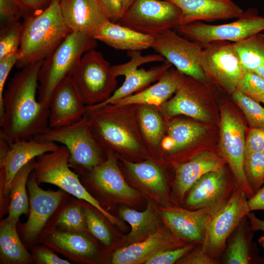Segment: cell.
<instances>
[{"instance_id": "obj_24", "label": "cell", "mask_w": 264, "mask_h": 264, "mask_svg": "<svg viewBox=\"0 0 264 264\" xmlns=\"http://www.w3.org/2000/svg\"><path fill=\"white\" fill-rule=\"evenodd\" d=\"M27 186L30 195V214L23 233L25 238L32 240L40 233L46 222L57 208L63 194L45 191L39 187L33 173L29 176Z\"/></svg>"}, {"instance_id": "obj_48", "label": "cell", "mask_w": 264, "mask_h": 264, "mask_svg": "<svg viewBox=\"0 0 264 264\" xmlns=\"http://www.w3.org/2000/svg\"><path fill=\"white\" fill-rule=\"evenodd\" d=\"M107 13L110 20L118 22L125 13L122 0H99Z\"/></svg>"}, {"instance_id": "obj_40", "label": "cell", "mask_w": 264, "mask_h": 264, "mask_svg": "<svg viewBox=\"0 0 264 264\" xmlns=\"http://www.w3.org/2000/svg\"><path fill=\"white\" fill-rule=\"evenodd\" d=\"M57 223L69 231H85L87 226L84 210L78 206L69 207L61 213Z\"/></svg>"}, {"instance_id": "obj_5", "label": "cell", "mask_w": 264, "mask_h": 264, "mask_svg": "<svg viewBox=\"0 0 264 264\" xmlns=\"http://www.w3.org/2000/svg\"><path fill=\"white\" fill-rule=\"evenodd\" d=\"M33 137L40 141L64 145L69 152V165L78 170L90 171L107 157V152L92 135L85 115L70 125L54 128L48 127Z\"/></svg>"}, {"instance_id": "obj_42", "label": "cell", "mask_w": 264, "mask_h": 264, "mask_svg": "<svg viewBox=\"0 0 264 264\" xmlns=\"http://www.w3.org/2000/svg\"><path fill=\"white\" fill-rule=\"evenodd\" d=\"M87 226L89 232L106 245H110L112 238L110 230L102 220L91 209H84Z\"/></svg>"}, {"instance_id": "obj_41", "label": "cell", "mask_w": 264, "mask_h": 264, "mask_svg": "<svg viewBox=\"0 0 264 264\" xmlns=\"http://www.w3.org/2000/svg\"><path fill=\"white\" fill-rule=\"evenodd\" d=\"M236 89L254 99L264 94V78L254 71H243Z\"/></svg>"}, {"instance_id": "obj_49", "label": "cell", "mask_w": 264, "mask_h": 264, "mask_svg": "<svg viewBox=\"0 0 264 264\" xmlns=\"http://www.w3.org/2000/svg\"><path fill=\"white\" fill-rule=\"evenodd\" d=\"M54 0H20L25 18L29 15L41 11Z\"/></svg>"}, {"instance_id": "obj_51", "label": "cell", "mask_w": 264, "mask_h": 264, "mask_svg": "<svg viewBox=\"0 0 264 264\" xmlns=\"http://www.w3.org/2000/svg\"><path fill=\"white\" fill-rule=\"evenodd\" d=\"M247 205L250 212L264 211V184L247 199Z\"/></svg>"}, {"instance_id": "obj_55", "label": "cell", "mask_w": 264, "mask_h": 264, "mask_svg": "<svg viewBox=\"0 0 264 264\" xmlns=\"http://www.w3.org/2000/svg\"><path fill=\"white\" fill-rule=\"evenodd\" d=\"M255 100L259 102H262L264 104V94H262L261 95H259L255 98H254Z\"/></svg>"}, {"instance_id": "obj_39", "label": "cell", "mask_w": 264, "mask_h": 264, "mask_svg": "<svg viewBox=\"0 0 264 264\" xmlns=\"http://www.w3.org/2000/svg\"><path fill=\"white\" fill-rule=\"evenodd\" d=\"M22 34L19 21L0 27V59L18 52Z\"/></svg>"}, {"instance_id": "obj_47", "label": "cell", "mask_w": 264, "mask_h": 264, "mask_svg": "<svg viewBox=\"0 0 264 264\" xmlns=\"http://www.w3.org/2000/svg\"><path fill=\"white\" fill-rule=\"evenodd\" d=\"M18 58L17 52L0 59V106L2 103L6 81L13 67L16 66Z\"/></svg>"}, {"instance_id": "obj_53", "label": "cell", "mask_w": 264, "mask_h": 264, "mask_svg": "<svg viewBox=\"0 0 264 264\" xmlns=\"http://www.w3.org/2000/svg\"><path fill=\"white\" fill-rule=\"evenodd\" d=\"M254 72L264 78V64L256 68Z\"/></svg>"}, {"instance_id": "obj_6", "label": "cell", "mask_w": 264, "mask_h": 264, "mask_svg": "<svg viewBox=\"0 0 264 264\" xmlns=\"http://www.w3.org/2000/svg\"><path fill=\"white\" fill-rule=\"evenodd\" d=\"M70 154L65 146L36 157L33 173L38 183L55 185L79 199L86 201L100 212L112 224L118 226L122 222L100 205L80 182L78 175L69 167Z\"/></svg>"}, {"instance_id": "obj_56", "label": "cell", "mask_w": 264, "mask_h": 264, "mask_svg": "<svg viewBox=\"0 0 264 264\" xmlns=\"http://www.w3.org/2000/svg\"><path fill=\"white\" fill-rule=\"evenodd\" d=\"M259 244L264 249V236H262L258 240Z\"/></svg>"}, {"instance_id": "obj_50", "label": "cell", "mask_w": 264, "mask_h": 264, "mask_svg": "<svg viewBox=\"0 0 264 264\" xmlns=\"http://www.w3.org/2000/svg\"><path fill=\"white\" fill-rule=\"evenodd\" d=\"M36 258L42 264H69L68 261L63 260L55 253L46 249H41L37 251Z\"/></svg>"}, {"instance_id": "obj_9", "label": "cell", "mask_w": 264, "mask_h": 264, "mask_svg": "<svg viewBox=\"0 0 264 264\" xmlns=\"http://www.w3.org/2000/svg\"><path fill=\"white\" fill-rule=\"evenodd\" d=\"M180 35L198 43L202 47L215 41L236 43L264 30V17L251 8L243 11L237 20L229 23L212 25L200 21L175 27Z\"/></svg>"}, {"instance_id": "obj_25", "label": "cell", "mask_w": 264, "mask_h": 264, "mask_svg": "<svg viewBox=\"0 0 264 264\" xmlns=\"http://www.w3.org/2000/svg\"><path fill=\"white\" fill-rule=\"evenodd\" d=\"M202 82L186 75L175 95L158 107L163 115L170 118L183 115L195 120L209 121L211 115L200 98V86Z\"/></svg>"}, {"instance_id": "obj_1", "label": "cell", "mask_w": 264, "mask_h": 264, "mask_svg": "<svg viewBox=\"0 0 264 264\" xmlns=\"http://www.w3.org/2000/svg\"><path fill=\"white\" fill-rule=\"evenodd\" d=\"M43 61L21 68L4 91L0 106V139L9 145L39 134L49 127V109L36 98Z\"/></svg>"}, {"instance_id": "obj_16", "label": "cell", "mask_w": 264, "mask_h": 264, "mask_svg": "<svg viewBox=\"0 0 264 264\" xmlns=\"http://www.w3.org/2000/svg\"><path fill=\"white\" fill-rule=\"evenodd\" d=\"M59 147L56 143L40 141L33 137L16 141L11 145L0 139V167L4 195L7 197L9 194L11 182L22 167L38 156L53 152Z\"/></svg>"}, {"instance_id": "obj_36", "label": "cell", "mask_w": 264, "mask_h": 264, "mask_svg": "<svg viewBox=\"0 0 264 264\" xmlns=\"http://www.w3.org/2000/svg\"><path fill=\"white\" fill-rule=\"evenodd\" d=\"M49 240L59 249L78 257H91L96 251L94 244L79 232L56 231Z\"/></svg>"}, {"instance_id": "obj_17", "label": "cell", "mask_w": 264, "mask_h": 264, "mask_svg": "<svg viewBox=\"0 0 264 264\" xmlns=\"http://www.w3.org/2000/svg\"><path fill=\"white\" fill-rule=\"evenodd\" d=\"M207 127L198 122L176 118H167L165 136L161 146L162 163L185 161V154L205 133ZM187 159V160H188Z\"/></svg>"}, {"instance_id": "obj_4", "label": "cell", "mask_w": 264, "mask_h": 264, "mask_svg": "<svg viewBox=\"0 0 264 264\" xmlns=\"http://www.w3.org/2000/svg\"><path fill=\"white\" fill-rule=\"evenodd\" d=\"M97 45V41L92 36L81 32L70 33L43 62L38 76V100L49 108L57 86L71 74L83 55Z\"/></svg>"}, {"instance_id": "obj_23", "label": "cell", "mask_w": 264, "mask_h": 264, "mask_svg": "<svg viewBox=\"0 0 264 264\" xmlns=\"http://www.w3.org/2000/svg\"><path fill=\"white\" fill-rule=\"evenodd\" d=\"M63 18L73 32L93 37L107 21H110L99 0H60Z\"/></svg>"}, {"instance_id": "obj_15", "label": "cell", "mask_w": 264, "mask_h": 264, "mask_svg": "<svg viewBox=\"0 0 264 264\" xmlns=\"http://www.w3.org/2000/svg\"><path fill=\"white\" fill-rule=\"evenodd\" d=\"M238 186L224 169L209 172L200 177L192 186L184 198L186 209H203L212 214L224 206Z\"/></svg>"}, {"instance_id": "obj_38", "label": "cell", "mask_w": 264, "mask_h": 264, "mask_svg": "<svg viewBox=\"0 0 264 264\" xmlns=\"http://www.w3.org/2000/svg\"><path fill=\"white\" fill-rule=\"evenodd\" d=\"M244 170L247 182L255 193L264 184V153H245Z\"/></svg>"}, {"instance_id": "obj_2", "label": "cell", "mask_w": 264, "mask_h": 264, "mask_svg": "<svg viewBox=\"0 0 264 264\" xmlns=\"http://www.w3.org/2000/svg\"><path fill=\"white\" fill-rule=\"evenodd\" d=\"M86 109L91 132L106 152L133 162L151 159L142 138L136 105L110 103Z\"/></svg>"}, {"instance_id": "obj_29", "label": "cell", "mask_w": 264, "mask_h": 264, "mask_svg": "<svg viewBox=\"0 0 264 264\" xmlns=\"http://www.w3.org/2000/svg\"><path fill=\"white\" fill-rule=\"evenodd\" d=\"M118 50L141 51L152 47L154 37L111 21L106 22L93 35Z\"/></svg>"}, {"instance_id": "obj_10", "label": "cell", "mask_w": 264, "mask_h": 264, "mask_svg": "<svg viewBox=\"0 0 264 264\" xmlns=\"http://www.w3.org/2000/svg\"><path fill=\"white\" fill-rule=\"evenodd\" d=\"M247 199L244 192L237 186L228 202L218 211L210 214L201 245L213 259L220 262L228 237L250 212Z\"/></svg>"}, {"instance_id": "obj_37", "label": "cell", "mask_w": 264, "mask_h": 264, "mask_svg": "<svg viewBox=\"0 0 264 264\" xmlns=\"http://www.w3.org/2000/svg\"><path fill=\"white\" fill-rule=\"evenodd\" d=\"M251 128H264V108L259 102L236 89L232 94Z\"/></svg>"}, {"instance_id": "obj_13", "label": "cell", "mask_w": 264, "mask_h": 264, "mask_svg": "<svg viewBox=\"0 0 264 264\" xmlns=\"http://www.w3.org/2000/svg\"><path fill=\"white\" fill-rule=\"evenodd\" d=\"M245 128L239 118L227 108L220 112V150L222 157L229 165L238 186L247 199L255 192L245 175Z\"/></svg>"}, {"instance_id": "obj_46", "label": "cell", "mask_w": 264, "mask_h": 264, "mask_svg": "<svg viewBox=\"0 0 264 264\" xmlns=\"http://www.w3.org/2000/svg\"><path fill=\"white\" fill-rule=\"evenodd\" d=\"M264 153V128H251L245 140V153Z\"/></svg>"}, {"instance_id": "obj_44", "label": "cell", "mask_w": 264, "mask_h": 264, "mask_svg": "<svg viewBox=\"0 0 264 264\" xmlns=\"http://www.w3.org/2000/svg\"><path fill=\"white\" fill-rule=\"evenodd\" d=\"M23 16L20 0H0V27L19 21Z\"/></svg>"}, {"instance_id": "obj_18", "label": "cell", "mask_w": 264, "mask_h": 264, "mask_svg": "<svg viewBox=\"0 0 264 264\" xmlns=\"http://www.w3.org/2000/svg\"><path fill=\"white\" fill-rule=\"evenodd\" d=\"M226 161L215 153L201 151L188 160L170 163L174 169L173 194L175 200L182 202L194 184L202 176L219 170Z\"/></svg>"}, {"instance_id": "obj_35", "label": "cell", "mask_w": 264, "mask_h": 264, "mask_svg": "<svg viewBox=\"0 0 264 264\" xmlns=\"http://www.w3.org/2000/svg\"><path fill=\"white\" fill-rule=\"evenodd\" d=\"M233 44L243 71H254L264 64V34L259 33Z\"/></svg>"}, {"instance_id": "obj_20", "label": "cell", "mask_w": 264, "mask_h": 264, "mask_svg": "<svg viewBox=\"0 0 264 264\" xmlns=\"http://www.w3.org/2000/svg\"><path fill=\"white\" fill-rule=\"evenodd\" d=\"M160 214L167 227L176 235L189 243L203 244L210 214L207 210L169 205L160 208Z\"/></svg>"}, {"instance_id": "obj_21", "label": "cell", "mask_w": 264, "mask_h": 264, "mask_svg": "<svg viewBox=\"0 0 264 264\" xmlns=\"http://www.w3.org/2000/svg\"><path fill=\"white\" fill-rule=\"evenodd\" d=\"M188 243L168 227L160 228L143 241L117 250L112 254L111 263L144 264L150 256L159 251L179 247Z\"/></svg>"}, {"instance_id": "obj_31", "label": "cell", "mask_w": 264, "mask_h": 264, "mask_svg": "<svg viewBox=\"0 0 264 264\" xmlns=\"http://www.w3.org/2000/svg\"><path fill=\"white\" fill-rule=\"evenodd\" d=\"M253 233L246 216L228 237L220 263L224 264H251L254 259Z\"/></svg>"}, {"instance_id": "obj_8", "label": "cell", "mask_w": 264, "mask_h": 264, "mask_svg": "<svg viewBox=\"0 0 264 264\" xmlns=\"http://www.w3.org/2000/svg\"><path fill=\"white\" fill-rule=\"evenodd\" d=\"M128 55L130 58L128 62L111 66L116 77L125 76L123 84L107 100L95 106L114 103L144 89L158 81L172 66L159 54L143 56L140 51H129Z\"/></svg>"}, {"instance_id": "obj_34", "label": "cell", "mask_w": 264, "mask_h": 264, "mask_svg": "<svg viewBox=\"0 0 264 264\" xmlns=\"http://www.w3.org/2000/svg\"><path fill=\"white\" fill-rule=\"evenodd\" d=\"M17 221L7 218L0 225V252L7 261L17 263L28 262L30 255L21 242L17 230Z\"/></svg>"}, {"instance_id": "obj_12", "label": "cell", "mask_w": 264, "mask_h": 264, "mask_svg": "<svg viewBox=\"0 0 264 264\" xmlns=\"http://www.w3.org/2000/svg\"><path fill=\"white\" fill-rule=\"evenodd\" d=\"M153 36L152 48L177 70L198 81L209 82L201 66L203 47L200 44L188 40L172 29Z\"/></svg>"}, {"instance_id": "obj_28", "label": "cell", "mask_w": 264, "mask_h": 264, "mask_svg": "<svg viewBox=\"0 0 264 264\" xmlns=\"http://www.w3.org/2000/svg\"><path fill=\"white\" fill-rule=\"evenodd\" d=\"M136 113L142 138L151 158L162 164L161 146L165 136L167 118L158 107L147 105H136Z\"/></svg>"}, {"instance_id": "obj_33", "label": "cell", "mask_w": 264, "mask_h": 264, "mask_svg": "<svg viewBox=\"0 0 264 264\" xmlns=\"http://www.w3.org/2000/svg\"><path fill=\"white\" fill-rule=\"evenodd\" d=\"M35 158L22 167L15 175L11 184L10 189V202L8 218L18 221L22 214H27L29 211L26 184L28 178L32 172Z\"/></svg>"}, {"instance_id": "obj_27", "label": "cell", "mask_w": 264, "mask_h": 264, "mask_svg": "<svg viewBox=\"0 0 264 264\" xmlns=\"http://www.w3.org/2000/svg\"><path fill=\"white\" fill-rule=\"evenodd\" d=\"M118 160L123 171L132 180L167 204V184L162 164L152 159L138 162Z\"/></svg>"}, {"instance_id": "obj_43", "label": "cell", "mask_w": 264, "mask_h": 264, "mask_svg": "<svg viewBox=\"0 0 264 264\" xmlns=\"http://www.w3.org/2000/svg\"><path fill=\"white\" fill-rule=\"evenodd\" d=\"M196 244L189 243L179 247L159 251L150 256L145 264H172L190 252Z\"/></svg>"}, {"instance_id": "obj_14", "label": "cell", "mask_w": 264, "mask_h": 264, "mask_svg": "<svg viewBox=\"0 0 264 264\" xmlns=\"http://www.w3.org/2000/svg\"><path fill=\"white\" fill-rule=\"evenodd\" d=\"M201 66L209 81L229 93L237 89L243 70L233 43L218 41L203 46Z\"/></svg>"}, {"instance_id": "obj_11", "label": "cell", "mask_w": 264, "mask_h": 264, "mask_svg": "<svg viewBox=\"0 0 264 264\" xmlns=\"http://www.w3.org/2000/svg\"><path fill=\"white\" fill-rule=\"evenodd\" d=\"M181 11L166 0H135L119 23L154 36L179 25Z\"/></svg>"}, {"instance_id": "obj_19", "label": "cell", "mask_w": 264, "mask_h": 264, "mask_svg": "<svg viewBox=\"0 0 264 264\" xmlns=\"http://www.w3.org/2000/svg\"><path fill=\"white\" fill-rule=\"evenodd\" d=\"M86 106L70 76L66 77L57 86L51 96L49 127H62L78 122L84 117Z\"/></svg>"}, {"instance_id": "obj_22", "label": "cell", "mask_w": 264, "mask_h": 264, "mask_svg": "<svg viewBox=\"0 0 264 264\" xmlns=\"http://www.w3.org/2000/svg\"><path fill=\"white\" fill-rule=\"evenodd\" d=\"M89 179L96 187L116 200L132 202L139 198V193L126 182L117 156L107 152L106 159L100 164L88 172Z\"/></svg>"}, {"instance_id": "obj_52", "label": "cell", "mask_w": 264, "mask_h": 264, "mask_svg": "<svg viewBox=\"0 0 264 264\" xmlns=\"http://www.w3.org/2000/svg\"><path fill=\"white\" fill-rule=\"evenodd\" d=\"M248 219L250 227L253 232L257 231L264 232V220L257 218L254 213L251 212L247 216Z\"/></svg>"}, {"instance_id": "obj_26", "label": "cell", "mask_w": 264, "mask_h": 264, "mask_svg": "<svg viewBox=\"0 0 264 264\" xmlns=\"http://www.w3.org/2000/svg\"><path fill=\"white\" fill-rule=\"evenodd\" d=\"M181 10L179 24L239 18L244 10L232 0H166Z\"/></svg>"}, {"instance_id": "obj_54", "label": "cell", "mask_w": 264, "mask_h": 264, "mask_svg": "<svg viewBox=\"0 0 264 264\" xmlns=\"http://www.w3.org/2000/svg\"><path fill=\"white\" fill-rule=\"evenodd\" d=\"M125 12L130 7L135 0H122Z\"/></svg>"}, {"instance_id": "obj_30", "label": "cell", "mask_w": 264, "mask_h": 264, "mask_svg": "<svg viewBox=\"0 0 264 264\" xmlns=\"http://www.w3.org/2000/svg\"><path fill=\"white\" fill-rule=\"evenodd\" d=\"M185 76L176 69L171 67L155 84L114 103L119 105L147 104L159 107L176 92Z\"/></svg>"}, {"instance_id": "obj_3", "label": "cell", "mask_w": 264, "mask_h": 264, "mask_svg": "<svg viewBox=\"0 0 264 264\" xmlns=\"http://www.w3.org/2000/svg\"><path fill=\"white\" fill-rule=\"evenodd\" d=\"M24 18L16 65L20 69L44 60L72 32L63 18L60 0Z\"/></svg>"}, {"instance_id": "obj_7", "label": "cell", "mask_w": 264, "mask_h": 264, "mask_svg": "<svg viewBox=\"0 0 264 264\" xmlns=\"http://www.w3.org/2000/svg\"><path fill=\"white\" fill-rule=\"evenodd\" d=\"M70 76L86 106L103 102L117 89V77L111 66L95 49L83 55Z\"/></svg>"}, {"instance_id": "obj_45", "label": "cell", "mask_w": 264, "mask_h": 264, "mask_svg": "<svg viewBox=\"0 0 264 264\" xmlns=\"http://www.w3.org/2000/svg\"><path fill=\"white\" fill-rule=\"evenodd\" d=\"M181 264H219L221 263L210 257L204 250L201 244H196L187 254L177 263Z\"/></svg>"}, {"instance_id": "obj_32", "label": "cell", "mask_w": 264, "mask_h": 264, "mask_svg": "<svg viewBox=\"0 0 264 264\" xmlns=\"http://www.w3.org/2000/svg\"><path fill=\"white\" fill-rule=\"evenodd\" d=\"M119 214L131 226V232L125 238L129 244L143 241L159 228V219L152 200L148 201L146 208L142 212L124 207L119 209Z\"/></svg>"}]
</instances>
